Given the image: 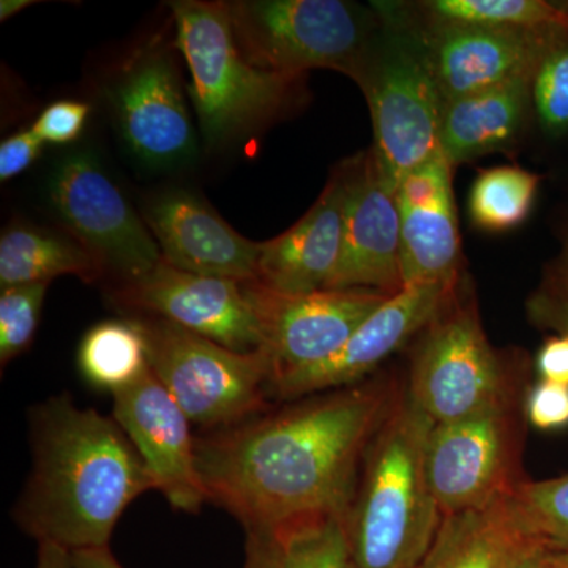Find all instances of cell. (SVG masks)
Listing matches in <instances>:
<instances>
[{
  "mask_svg": "<svg viewBox=\"0 0 568 568\" xmlns=\"http://www.w3.org/2000/svg\"><path fill=\"white\" fill-rule=\"evenodd\" d=\"M455 283L413 284L388 295L338 353L323 364L276 377L271 390L297 398L355 383L432 324L450 302Z\"/></svg>",
  "mask_w": 568,
  "mask_h": 568,
  "instance_id": "17",
  "label": "cell"
},
{
  "mask_svg": "<svg viewBox=\"0 0 568 568\" xmlns=\"http://www.w3.org/2000/svg\"><path fill=\"white\" fill-rule=\"evenodd\" d=\"M343 170L346 201L342 254L327 290L399 293L405 283L395 194L387 189L372 149L347 160Z\"/></svg>",
  "mask_w": 568,
  "mask_h": 568,
  "instance_id": "13",
  "label": "cell"
},
{
  "mask_svg": "<svg viewBox=\"0 0 568 568\" xmlns=\"http://www.w3.org/2000/svg\"><path fill=\"white\" fill-rule=\"evenodd\" d=\"M540 181V175L519 166L480 171L469 194L470 222L489 233L514 230L532 211Z\"/></svg>",
  "mask_w": 568,
  "mask_h": 568,
  "instance_id": "25",
  "label": "cell"
},
{
  "mask_svg": "<svg viewBox=\"0 0 568 568\" xmlns=\"http://www.w3.org/2000/svg\"><path fill=\"white\" fill-rule=\"evenodd\" d=\"M239 48L253 65L284 74L313 69L358 80L383 22L343 0L227 2Z\"/></svg>",
  "mask_w": 568,
  "mask_h": 568,
  "instance_id": "6",
  "label": "cell"
},
{
  "mask_svg": "<svg viewBox=\"0 0 568 568\" xmlns=\"http://www.w3.org/2000/svg\"><path fill=\"white\" fill-rule=\"evenodd\" d=\"M435 425L406 398L377 433L346 519L353 568H417L432 548L444 519L425 473Z\"/></svg>",
  "mask_w": 568,
  "mask_h": 568,
  "instance_id": "3",
  "label": "cell"
},
{
  "mask_svg": "<svg viewBox=\"0 0 568 568\" xmlns=\"http://www.w3.org/2000/svg\"><path fill=\"white\" fill-rule=\"evenodd\" d=\"M244 568H280L275 538L268 534L248 532Z\"/></svg>",
  "mask_w": 568,
  "mask_h": 568,
  "instance_id": "36",
  "label": "cell"
},
{
  "mask_svg": "<svg viewBox=\"0 0 568 568\" xmlns=\"http://www.w3.org/2000/svg\"><path fill=\"white\" fill-rule=\"evenodd\" d=\"M78 365L93 387L112 395L132 386L149 369L148 343L138 321L93 325L82 338Z\"/></svg>",
  "mask_w": 568,
  "mask_h": 568,
  "instance_id": "24",
  "label": "cell"
},
{
  "mask_svg": "<svg viewBox=\"0 0 568 568\" xmlns=\"http://www.w3.org/2000/svg\"><path fill=\"white\" fill-rule=\"evenodd\" d=\"M44 142L31 130L7 138L0 144V181L7 182L24 173L39 160Z\"/></svg>",
  "mask_w": 568,
  "mask_h": 568,
  "instance_id": "33",
  "label": "cell"
},
{
  "mask_svg": "<svg viewBox=\"0 0 568 568\" xmlns=\"http://www.w3.org/2000/svg\"><path fill=\"white\" fill-rule=\"evenodd\" d=\"M429 22L484 28H568V3L545 0H432L422 3Z\"/></svg>",
  "mask_w": 568,
  "mask_h": 568,
  "instance_id": "26",
  "label": "cell"
},
{
  "mask_svg": "<svg viewBox=\"0 0 568 568\" xmlns=\"http://www.w3.org/2000/svg\"><path fill=\"white\" fill-rule=\"evenodd\" d=\"M129 151L149 168H174L196 152L189 108L173 55L141 50L111 78L104 91Z\"/></svg>",
  "mask_w": 568,
  "mask_h": 568,
  "instance_id": "10",
  "label": "cell"
},
{
  "mask_svg": "<svg viewBox=\"0 0 568 568\" xmlns=\"http://www.w3.org/2000/svg\"><path fill=\"white\" fill-rule=\"evenodd\" d=\"M89 104L62 100L43 110L32 125V132L44 144H69L81 136L89 118Z\"/></svg>",
  "mask_w": 568,
  "mask_h": 568,
  "instance_id": "31",
  "label": "cell"
},
{
  "mask_svg": "<svg viewBox=\"0 0 568 568\" xmlns=\"http://www.w3.org/2000/svg\"><path fill=\"white\" fill-rule=\"evenodd\" d=\"M452 168L439 149L403 179L395 194L405 286L457 282L462 242Z\"/></svg>",
  "mask_w": 568,
  "mask_h": 568,
  "instance_id": "19",
  "label": "cell"
},
{
  "mask_svg": "<svg viewBox=\"0 0 568 568\" xmlns=\"http://www.w3.org/2000/svg\"><path fill=\"white\" fill-rule=\"evenodd\" d=\"M141 215L159 245L163 263L171 267L235 282L257 280L261 244L234 231L196 193H156L145 201Z\"/></svg>",
  "mask_w": 568,
  "mask_h": 568,
  "instance_id": "18",
  "label": "cell"
},
{
  "mask_svg": "<svg viewBox=\"0 0 568 568\" xmlns=\"http://www.w3.org/2000/svg\"><path fill=\"white\" fill-rule=\"evenodd\" d=\"M547 568H568V551H548L545 555Z\"/></svg>",
  "mask_w": 568,
  "mask_h": 568,
  "instance_id": "42",
  "label": "cell"
},
{
  "mask_svg": "<svg viewBox=\"0 0 568 568\" xmlns=\"http://www.w3.org/2000/svg\"><path fill=\"white\" fill-rule=\"evenodd\" d=\"M345 201L342 164L320 200L293 227L261 244L256 282L287 295L327 290L342 254Z\"/></svg>",
  "mask_w": 568,
  "mask_h": 568,
  "instance_id": "20",
  "label": "cell"
},
{
  "mask_svg": "<svg viewBox=\"0 0 568 568\" xmlns=\"http://www.w3.org/2000/svg\"><path fill=\"white\" fill-rule=\"evenodd\" d=\"M136 321L148 343L149 368L192 424L216 432L264 409L274 379L264 349L235 353L162 317Z\"/></svg>",
  "mask_w": 568,
  "mask_h": 568,
  "instance_id": "7",
  "label": "cell"
},
{
  "mask_svg": "<svg viewBox=\"0 0 568 568\" xmlns=\"http://www.w3.org/2000/svg\"><path fill=\"white\" fill-rule=\"evenodd\" d=\"M50 283L7 287L0 294V364L9 365L32 345Z\"/></svg>",
  "mask_w": 568,
  "mask_h": 568,
  "instance_id": "30",
  "label": "cell"
},
{
  "mask_svg": "<svg viewBox=\"0 0 568 568\" xmlns=\"http://www.w3.org/2000/svg\"><path fill=\"white\" fill-rule=\"evenodd\" d=\"M346 519H315L276 534L280 568H353Z\"/></svg>",
  "mask_w": 568,
  "mask_h": 568,
  "instance_id": "28",
  "label": "cell"
},
{
  "mask_svg": "<svg viewBox=\"0 0 568 568\" xmlns=\"http://www.w3.org/2000/svg\"><path fill=\"white\" fill-rule=\"evenodd\" d=\"M532 108L549 138L568 134V28H555L534 74Z\"/></svg>",
  "mask_w": 568,
  "mask_h": 568,
  "instance_id": "29",
  "label": "cell"
},
{
  "mask_svg": "<svg viewBox=\"0 0 568 568\" xmlns=\"http://www.w3.org/2000/svg\"><path fill=\"white\" fill-rule=\"evenodd\" d=\"M508 503L534 541L548 551H568V474L514 485Z\"/></svg>",
  "mask_w": 568,
  "mask_h": 568,
  "instance_id": "27",
  "label": "cell"
},
{
  "mask_svg": "<svg viewBox=\"0 0 568 568\" xmlns=\"http://www.w3.org/2000/svg\"><path fill=\"white\" fill-rule=\"evenodd\" d=\"M112 398V417L141 455L155 489L178 510L197 514L207 495L197 474L192 422L182 407L151 368Z\"/></svg>",
  "mask_w": 568,
  "mask_h": 568,
  "instance_id": "15",
  "label": "cell"
},
{
  "mask_svg": "<svg viewBox=\"0 0 568 568\" xmlns=\"http://www.w3.org/2000/svg\"><path fill=\"white\" fill-rule=\"evenodd\" d=\"M386 398L351 388L196 439L207 500L246 532L276 536L301 523L349 515L358 459Z\"/></svg>",
  "mask_w": 568,
  "mask_h": 568,
  "instance_id": "1",
  "label": "cell"
},
{
  "mask_svg": "<svg viewBox=\"0 0 568 568\" xmlns=\"http://www.w3.org/2000/svg\"><path fill=\"white\" fill-rule=\"evenodd\" d=\"M379 36L357 82L372 112V148L387 189L396 194L410 171L439 151L444 99L420 31L398 7L376 3Z\"/></svg>",
  "mask_w": 568,
  "mask_h": 568,
  "instance_id": "5",
  "label": "cell"
},
{
  "mask_svg": "<svg viewBox=\"0 0 568 568\" xmlns=\"http://www.w3.org/2000/svg\"><path fill=\"white\" fill-rule=\"evenodd\" d=\"M528 313L540 327L568 336V298L541 290L529 298Z\"/></svg>",
  "mask_w": 568,
  "mask_h": 568,
  "instance_id": "34",
  "label": "cell"
},
{
  "mask_svg": "<svg viewBox=\"0 0 568 568\" xmlns=\"http://www.w3.org/2000/svg\"><path fill=\"white\" fill-rule=\"evenodd\" d=\"M245 286L263 328V349L274 365V379L323 364L338 353L388 297L372 290L287 295L256 280Z\"/></svg>",
  "mask_w": 568,
  "mask_h": 568,
  "instance_id": "11",
  "label": "cell"
},
{
  "mask_svg": "<svg viewBox=\"0 0 568 568\" xmlns=\"http://www.w3.org/2000/svg\"><path fill=\"white\" fill-rule=\"evenodd\" d=\"M48 200L71 237L112 276L114 287L144 278L162 263L142 215L92 152H71L55 164Z\"/></svg>",
  "mask_w": 568,
  "mask_h": 568,
  "instance_id": "8",
  "label": "cell"
},
{
  "mask_svg": "<svg viewBox=\"0 0 568 568\" xmlns=\"http://www.w3.org/2000/svg\"><path fill=\"white\" fill-rule=\"evenodd\" d=\"M32 0H2L0 2V21L10 20L14 14L33 6Z\"/></svg>",
  "mask_w": 568,
  "mask_h": 568,
  "instance_id": "41",
  "label": "cell"
},
{
  "mask_svg": "<svg viewBox=\"0 0 568 568\" xmlns=\"http://www.w3.org/2000/svg\"><path fill=\"white\" fill-rule=\"evenodd\" d=\"M74 275L85 283L104 278L102 265L71 235L13 224L0 235V287L51 283Z\"/></svg>",
  "mask_w": 568,
  "mask_h": 568,
  "instance_id": "23",
  "label": "cell"
},
{
  "mask_svg": "<svg viewBox=\"0 0 568 568\" xmlns=\"http://www.w3.org/2000/svg\"><path fill=\"white\" fill-rule=\"evenodd\" d=\"M32 473L14 518L39 544L67 551L110 548L126 507L155 489L114 417L54 396L32 410Z\"/></svg>",
  "mask_w": 568,
  "mask_h": 568,
  "instance_id": "2",
  "label": "cell"
},
{
  "mask_svg": "<svg viewBox=\"0 0 568 568\" xmlns=\"http://www.w3.org/2000/svg\"><path fill=\"white\" fill-rule=\"evenodd\" d=\"M555 28H484L429 22L428 29L418 31L446 103L508 82L532 81Z\"/></svg>",
  "mask_w": 568,
  "mask_h": 568,
  "instance_id": "16",
  "label": "cell"
},
{
  "mask_svg": "<svg viewBox=\"0 0 568 568\" xmlns=\"http://www.w3.org/2000/svg\"><path fill=\"white\" fill-rule=\"evenodd\" d=\"M508 503V493L487 507L447 515L417 568H518L532 545Z\"/></svg>",
  "mask_w": 568,
  "mask_h": 568,
  "instance_id": "22",
  "label": "cell"
},
{
  "mask_svg": "<svg viewBox=\"0 0 568 568\" xmlns=\"http://www.w3.org/2000/svg\"><path fill=\"white\" fill-rule=\"evenodd\" d=\"M112 301L162 317L235 353L263 349L264 336L245 282L160 263L144 278L114 287Z\"/></svg>",
  "mask_w": 568,
  "mask_h": 568,
  "instance_id": "12",
  "label": "cell"
},
{
  "mask_svg": "<svg viewBox=\"0 0 568 568\" xmlns=\"http://www.w3.org/2000/svg\"><path fill=\"white\" fill-rule=\"evenodd\" d=\"M447 306L429 324L409 394L436 425L504 406L503 372L476 310Z\"/></svg>",
  "mask_w": 568,
  "mask_h": 568,
  "instance_id": "9",
  "label": "cell"
},
{
  "mask_svg": "<svg viewBox=\"0 0 568 568\" xmlns=\"http://www.w3.org/2000/svg\"><path fill=\"white\" fill-rule=\"evenodd\" d=\"M425 473L444 517L487 507L510 491V435L504 406L433 426Z\"/></svg>",
  "mask_w": 568,
  "mask_h": 568,
  "instance_id": "14",
  "label": "cell"
},
{
  "mask_svg": "<svg viewBox=\"0 0 568 568\" xmlns=\"http://www.w3.org/2000/svg\"><path fill=\"white\" fill-rule=\"evenodd\" d=\"M537 373L540 381L568 386V336H551L537 354Z\"/></svg>",
  "mask_w": 568,
  "mask_h": 568,
  "instance_id": "35",
  "label": "cell"
},
{
  "mask_svg": "<svg viewBox=\"0 0 568 568\" xmlns=\"http://www.w3.org/2000/svg\"><path fill=\"white\" fill-rule=\"evenodd\" d=\"M36 568H74L70 551L54 544H39Z\"/></svg>",
  "mask_w": 568,
  "mask_h": 568,
  "instance_id": "39",
  "label": "cell"
},
{
  "mask_svg": "<svg viewBox=\"0 0 568 568\" xmlns=\"http://www.w3.org/2000/svg\"><path fill=\"white\" fill-rule=\"evenodd\" d=\"M178 48L192 74V95L207 145L222 148L260 129L287 106L301 74L253 65L239 48L227 2L171 3Z\"/></svg>",
  "mask_w": 568,
  "mask_h": 568,
  "instance_id": "4",
  "label": "cell"
},
{
  "mask_svg": "<svg viewBox=\"0 0 568 568\" xmlns=\"http://www.w3.org/2000/svg\"><path fill=\"white\" fill-rule=\"evenodd\" d=\"M526 416L544 432L568 426V386L538 381L526 398Z\"/></svg>",
  "mask_w": 568,
  "mask_h": 568,
  "instance_id": "32",
  "label": "cell"
},
{
  "mask_svg": "<svg viewBox=\"0 0 568 568\" xmlns=\"http://www.w3.org/2000/svg\"><path fill=\"white\" fill-rule=\"evenodd\" d=\"M544 291L568 298V234L558 257L552 261L551 267H549L547 286L544 287Z\"/></svg>",
  "mask_w": 568,
  "mask_h": 568,
  "instance_id": "37",
  "label": "cell"
},
{
  "mask_svg": "<svg viewBox=\"0 0 568 568\" xmlns=\"http://www.w3.org/2000/svg\"><path fill=\"white\" fill-rule=\"evenodd\" d=\"M532 106V81H514L444 103L439 148L447 162H470L517 144Z\"/></svg>",
  "mask_w": 568,
  "mask_h": 568,
  "instance_id": "21",
  "label": "cell"
},
{
  "mask_svg": "<svg viewBox=\"0 0 568 568\" xmlns=\"http://www.w3.org/2000/svg\"><path fill=\"white\" fill-rule=\"evenodd\" d=\"M545 555H547V549L538 544L532 545L529 551L526 552L525 558H523L518 568H547Z\"/></svg>",
  "mask_w": 568,
  "mask_h": 568,
  "instance_id": "40",
  "label": "cell"
},
{
  "mask_svg": "<svg viewBox=\"0 0 568 568\" xmlns=\"http://www.w3.org/2000/svg\"><path fill=\"white\" fill-rule=\"evenodd\" d=\"M74 568H123L110 548L84 549L71 552Z\"/></svg>",
  "mask_w": 568,
  "mask_h": 568,
  "instance_id": "38",
  "label": "cell"
}]
</instances>
